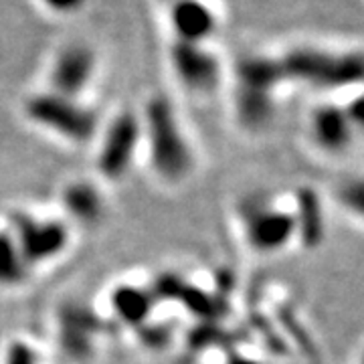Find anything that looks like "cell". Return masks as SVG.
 Instances as JSON below:
<instances>
[{
	"instance_id": "cell-1",
	"label": "cell",
	"mask_w": 364,
	"mask_h": 364,
	"mask_svg": "<svg viewBox=\"0 0 364 364\" xmlns=\"http://www.w3.org/2000/svg\"><path fill=\"white\" fill-rule=\"evenodd\" d=\"M142 138L148 142L150 164L162 181H182L191 172L193 150L166 97L156 95L146 105Z\"/></svg>"
},
{
	"instance_id": "cell-2",
	"label": "cell",
	"mask_w": 364,
	"mask_h": 364,
	"mask_svg": "<svg viewBox=\"0 0 364 364\" xmlns=\"http://www.w3.org/2000/svg\"><path fill=\"white\" fill-rule=\"evenodd\" d=\"M286 81H299L318 90H340L360 83V53H332L316 47H296L279 57Z\"/></svg>"
},
{
	"instance_id": "cell-3",
	"label": "cell",
	"mask_w": 364,
	"mask_h": 364,
	"mask_svg": "<svg viewBox=\"0 0 364 364\" xmlns=\"http://www.w3.org/2000/svg\"><path fill=\"white\" fill-rule=\"evenodd\" d=\"M279 59L273 57H245L237 65V93L235 107L239 122L249 130H261L273 116L275 90L284 83Z\"/></svg>"
},
{
	"instance_id": "cell-4",
	"label": "cell",
	"mask_w": 364,
	"mask_h": 364,
	"mask_svg": "<svg viewBox=\"0 0 364 364\" xmlns=\"http://www.w3.org/2000/svg\"><path fill=\"white\" fill-rule=\"evenodd\" d=\"M25 112L31 122L69 142H90L97 132L95 112L79 104L77 100L59 95L55 91L33 95L25 104Z\"/></svg>"
},
{
	"instance_id": "cell-5",
	"label": "cell",
	"mask_w": 364,
	"mask_h": 364,
	"mask_svg": "<svg viewBox=\"0 0 364 364\" xmlns=\"http://www.w3.org/2000/svg\"><path fill=\"white\" fill-rule=\"evenodd\" d=\"M142 140V122L132 112L117 114L109 128L105 130L104 140L97 154V170L107 181H119L130 170L138 144Z\"/></svg>"
},
{
	"instance_id": "cell-6",
	"label": "cell",
	"mask_w": 364,
	"mask_h": 364,
	"mask_svg": "<svg viewBox=\"0 0 364 364\" xmlns=\"http://www.w3.org/2000/svg\"><path fill=\"white\" fill-rule=\"evenodd\" d=\"M11 235L14 237L28 267L61 255L69 243V229L65 223L57 219L41 221L28 215L14 217Z\"/></svg>"
},
{
	"instance_id": "cell-7",
	"label": "cell",
	"mask_w": 364,
	"mask_h": 364,
	"mask_svg": "<svg viewBox=\"0 0 364 364\" xmlns=\"http://www.w3.org/2000/svg\"><path fill=\"white\" fill-rule=\"evenodd\" d=\"M170 65L182 87L198 95L215 91L221 81V61L205 45L174 41L170 47Z\"/></svg>"
},
{
	"instance_id": "cell-8",
	"label": "cell",
	"mask_w": 364,
	"mask_h": 364,
	"mask_svg": "<svg viewBox=\"0 0 364 364\" xmlns=\"http://www.w3.org/2000/svg\"><path fill=\"white\" fill-rule=\"evenodd\" d=\"M247 243L259 253H277L296 237L294 215L273 207H253L245 213Z\"/></svg>"
},
{
	"instance_id": "cell-9",
	"label": "cell",
	"mask_w": 364,
	"mask_h": 364,
	"mask_svg": "<svg viewBox=\"0 0 364 364\" xmlns=\"http://www.w3.org/2000/svg\"><path fill=\"white\" fill-rule=\"evenodd\" d=\"M95 73V55L87 45L73 43L57 53L51 67V91L77 100Z\"/></svg>"
},
{
	"instance_id": "cell-10",
	"label": "cell",
	"mask_w": 364,
	"mask_h": 364,
	"mask_svg": "<svg viewBox=\"0 0 364 364\" xmlns=\"http://www.w3.org/2000/svg\"><path fill=\"white\" fill-rule=\"evenodd\" d=\"M168 21L178 43L205 45L217 31V13L205 0H172L168 6Z\"/></svg>"
},
{
	"instance_id": "cell-11",
	"label": "cell",
	"mask_w": 364,
	"mask_h": 364,
	"mask_svg": "<svg viewBox=\"0 0 364 364\" xmlns=\"http://www.w3.org/2000/svg\"><path fill=\"white\" fill-rule=\"evenodd\" d=\"M100 330V318L85 306L69 304L59 314V342L69 358H87L93 348V338Z\"/></svg>"
},
{
	"instance_id": "cell-12",
	"label": "cell",
	"mask_w": 364,
	"mask_h": 364,
	"mask_svg": "<svg viewBox=\"0 0 364 364\" xmlns=\"http://www.w3.org/2000/svg\"><path fill=\"white\" fill-rule=\"evenodd\" d=\"M312 138L326 152L338 154L352 144L354 124L338 105H322L312 114Z\"/></svg>"
},
{
	"instance_id": "cell-13",
	"label": "cell",
	"mask_w": 364,
	"mask_h": 364,
	"mask_svg": "<svg viewBox=\"0 0 364 364\" xmlns=\"http://www.w3.org/2000/svg\"><path fill=\"white\" fill-rule=\"evenodd\" d=\"M109 304H112V310L119 322L138 330L140 326L148 324L156 299L152 298L150 289L122 284L112 291Z\"/></svg>"
},
{
	"instance_id": "cell-14",
	"label": "cell",
	"mask_w": 364,
	"mask_h": 364,
	"mask_svg": "<svg viewBox=\"0 0 364 364\" xmlns=\"http://www.w3.org/2000/svg\"><path fill=\"white\" fill-rule=\"evenodd\" d=\"M63 207L81 225H95L104 217V196L91 182H71L63 191Z\"/></svg>"
},
{
	"instance_id": "cell-15",
	"label": "cell",
	"mask_w": 364,
	"mask_h": 364,
	"mask_svg": "<svg viewBox=\"0 0 364 364\" xmlns=\"http://www.w3.org/2000/svg\"><path fill=\"white\" fill-rule=\"evenodd\" d=\"M296 221V235L301 239L306 247H318L324 239V213L318 193L312 188L298 191V215Z\"/></svg>"
},
{
	"instance_id": "cell-16",
	"label": "cell",
	"mask_w": 364,
	"mask_h": 364,
	"mask_svg": "<svg viewBox=\"0 0 364 364\" xmlns=\"http://www.w3.org/2000/svg\"><path fill=\"white\" fill-rule=\"evenodd\" d=\"M26 272L28 265L11 231H0V286L13 287L23 284Z\"/></svg>"
},
{
	"instance_id": "cell-17",
	"label": "cell",
	"mask_w": 364,
	"mask_h": 364,
	"mask_svg": "<svg viewBox=\"0 0 364 364\" xmlns=\"http://www.w3.org/2000/svg\"><path fill=\"white\" fill-rule=\"evenodd\" d=\"M176 299L182 301L184 308H188L198 318H219L223 314L221 298H213V296H208L207 291L196 289V287L188 286V284H184Z\"/></svg>"
},
{
	"instance_id": "cell-18",
	"label": "cell",
	"mask_w": 364,
	"mask_h": 364,
	"mask_svg": "<svg viewBox=\"0 0 364 364\" xmlns=\"http://www.w3.org/2000/svg\"><path fill=\"white\" fill-rule=\"evenodd\" d=\"M138 332L144 346H148L150 350H162L172 338V330L162 324H144L138 328Z\"/></svg>"
},
{
	"instance_id": "cell-19",
	"label": "cell",
	"mask_w": 364,
	"mask_h": 364,
	"mask_svg": "<svg viewBox=\"0 0 364 364\" xmlns=\"http://www.w3.org/2000/svg\"><path fill=\"white\" fill-rule=\"evenodd\" d=\"M4 364H39V358L26 342H14L6 350Z\"/></svg>"
},
{
	"instance_id": "cell-20",
	"label": "cell",
	"mask_w": 364,
	"mask_h": 364,
	"mask_svg": "<svg viewBox=\"0 0 364 364\" xmlns=\"http://www.w3.org/2000/svg\"><path fill=\"white\" fill-rule=\"evenodd\" d=\"M49 11L57 14H71L77 13L79 9L87 2V0H41Z\"/></svg>"
},
{
	"instance_id": "cell-21",
	"label": "cell",
	"mask_w": 364,
	"mask_h": 364,
	"mask_svg": "<svg viewBox=\"0 0 364 364\" xmlns=\"http://www.w3.org/2000/svg\"><path fill=\"white\" fill-rule=\"evenodd\" d=\"M168 2H172V0H168Z\"/></svg>"
}]
</instances>
